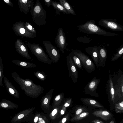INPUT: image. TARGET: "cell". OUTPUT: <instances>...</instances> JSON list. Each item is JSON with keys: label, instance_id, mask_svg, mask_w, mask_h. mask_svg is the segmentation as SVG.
I'll use <instances>...</instances> for the list:
<instances>
[{"label": "cell", "instance_id": "ba28073f", "mask_svg": "<svg viewBox=\"0 0 123 123\" xmlns=\"http://www.w3.org/2000/svg\"><path fill=\"white\" fill-rule=\"evenodd\" d=\"M98 24L110 30L115 31H123V26L117 22L116 19H102Z\"/></svg>", "mask_w": 123, "mask_h": 123}, {"label": "cell", "instance_id": "d6986e66", "mask_svg": "<svg viewBox=\"0 0 123 123\" xmlns=\"http://www.w3.org/2000/svg\"><path fill=\"white\" fill-rule=\"evenodd\" d=\"M60 3L64 8L68 14H71L76 15V13L73 8L68 2L65 0H59Z\"/></svg>", "mask_w": 123, "mask_h": 123}, {"label": "cell", "instance_id": "4316f807", "mask_svg": "<svg viewBox=\"0 0 123 123\" xmlns=\"http://www.w3.org/2000/svg\"><path fill=\"white\" fill-rule=\"evenodd\" d=\"M26 29L30 32L36 35H37L36 30L32 25L28 22H26L25 24Z\"/></svg>", "mask_w": 123, "mask_h": 123}, {"label": "cell", "instance_id": "ab89813d", "mask_svg": "<svg viewBox=\"0 0 123 123\" xmlns=\"http://www.w3.org/2000/svg\"><path fill=\"white\" fill-rule=\"evenodd\" d=\"M40 123V122H39V123Z\"/></svg>", "mask_w": 123, "mask_h": 123}, {"label": "cell", "instance_id": "5b68a950", "mask_svg": "<svg viewBox=\"0 0 123 123\" xmlns=\"http://www.w3.org/2000/svg\"><path fill=\"white\" fill-rule=\"evenodd\" d=\"M73 51L80 59L82 67L88 72L90 73L95 70L94 63L88 56L79 50H74Z\"/></svg>", "mask_w": 123, "mask_h": 123}, {"label": "cell", "instance_id": "30bf717a", "mask_svg": "<svg viewBox=\"0 0 123 123\" xmlns=\"http://www.w3.org/2000/svg\"><path fill=\"white\" fill-rule=\"evenodd\" d=\"M55 42L60 50L64 53L67 44L65 32L61 28L59 27L58 29L55 39Z\"/></svg>", "mask_w": 123, "mask_h": 123}, {"label": "cell", "instance_id": "1f68e13d", "mask_svg": "<svg viewBox=\"0 0 123 123\" xmlns=\"http://www.w3.org/2000/svg\"><path fill=\"white\" fill-rule=\"evenodd\" d=\"M39 120L40 122L41 123H45L44 120L41 118H40L39 119Z\"/></svg>", "mask_w": 123, "mask_h": 123}, {"label": "cell", "instance_id": "8fae6325", "mask_svg": "<svg viewBox=\"0 0 123 123\" xmlns=\"http://www.w3.org/2000/svg\"><path fill=\"white\" fill-rule=\"evenodd\" d=\"M66 61L69 76L74 83L77 82L78 78L77 70L72 58L69 55L67 57Z\"/></svg>", "mask_w": 123, "mask_h": 123}, {"label": "cell", "instance_id": "5bb4252c", "mask_svg": "<svg viewBox=\"0 0 123 123\" xmlns=\"http://www.w3.org/2000/svg\"><path fill=\"white\" fill-rule=\"evenodd\" d=\"M107 58V51L105 46L100 47L97 67L104 66L105 64Z\"/></svg>", "mask_w": 123, "mask_h": 123}, {"label": "cell", "instance_id": "e575fe53", "mask_svg": "<svg viewBox=\"0 0 123 123\" xmlns=\"http://www.w3.org/2000/svg\"><path fill=\"white\" fill-rule=\"evenodd\" d=\"M70 105V104L68 103H66L64 105V106L67 107L69 106Z\"/></svg>", "mask_w": 123, "mask_h": 123}, {"label": "cell", "instance_id": "603a6c76", "mask_svg": "<svg viewBox=\"0 0 123 123\" xmlns=\"http://www.w3.org/2000/svg\"><path fill=\"white\" fill-rule=\"evenodd\" d=\"M115 110L117 113H123V101H120L115 104Z\"/></svg>", "mask_w": 123, "mask_h": 123}, {"label": "cell", "instance_id": "7a4b0ae2", "mask_svg": "<svg viewBox=\"0 0 123 123\" xmlns=\"http://www.w3.org/2000/svg\"><path fill=\"white\" fill-rule=\"evenodd\" d=\"M95 21L89 20L85 24L79 25L78 30L82 32L87 34H94L102 36H115L119 34L107 31L95 25Z\"/></svg>", "mask_w": 123, "mask_h": 123}, {"label": "cell", "instance_id": "ac0fdd59", "mask_svg": "<svg viewBox=\"0 0 123 123\" xmlns=\"http://www.w3.org/2000/svg\"><path fill=\"white\" fill-rule=\"evenodd\" d=\"M18 105L16 104L7 99H3L0 102V108L7 109L16 108Z\"/></svg>", "mask_w": 123, "mask_h": 123}, {"label": "cell", "instance_id": "3957f363", "mask_svg": "<svg viewBox=\"0 0 123 123\" xmlns=\"http://www.w3.org/2000/svg\"><path fill=\"white\" fill-rule=\"evenodd\" d=\"M30 12L33 22L37 25L41 26L46 25L47 13L38 0H36Z\"/></svg>", "mask_w": 123, "mask_h": 123}, {"label": "cell", "instance_id": "d6a6232c", "mask_svg": "<svg viewBox=\"0 0 123 123\" xmlns=\"http://www.w3.org/2000/svg\"><path fill=\"white\" fill-rule=\"evenodd\" d=\"M38 119V117L37 116L36 117L34 118V122L35 123H36L37 122Z\"/></svg>", "mask_w": 123, "mask_h": 123}, {"label": "cell", "instance_id": "d4e9b609", "mask_svg": "<svg viewBox=\"0 0 123 123\" xmlns=\"http://www.w3.org/2000/svg\"><path fill=\"white\" fill-rule=\"evenodd\" d=\"M4 67L2 58L0 57V86H3L2 83V78L4 76L3 75Z\"/></svg>", "mask_w": 123, "mask_h": 123}, {"label": "cell", "instance_id": "4fadbf2b", "mask_svg": "<svg viewBox=\"0 0 123 123\" xmlns=\"http://www.w3.org/2000/svg\"><path fill=\"white\" fill-rule=\"evenodd\" d=\"M4 79L5 86L8 93L16 98H19V93L17 89L5 76L4 77Z\"/></svg>", "mask_w": 123, "mask_h": 123}, {"label": "cell", "instance_id": "2e32d148", "mask_svg": "<svg viewBox=\"0 0 123 123\" xmlns=\"http://www.w3.org/2000/svg\"><path fill=\"white\" fill-rule=\"evenodd\" d=\"M84 104L91 107L97 108H103V106L97 101L88 98H82L80 99Z\"/></svg>", "mask_w": 123, "mask_h": 123}, {"label": "cell", "instance_id": "7c38bea8", "mask_svg": "<svg viewBox=\"0 0 123 123\" xmlns=\"http://www.w3.org/2000/svg\"><path fill=\"white\" fill-rule=\"evenodd\" d=\"M100 46H94L88 47L85 49V51L92 57L95 63L97 65Z\"/></svg>", "mask_w": 123, "mask_h": 123}, {"label": "cell", "instance_id": "8992f818", "mask_svg": "<svg viewBox=\"0 0 123 123\" xmlns=\"http://www.w3.org/2000/svg\"><path fill=\"white\" fill-rule=\"evenodd\" d=\"M106 90L108 97L114 104L120 100L118 91L117 87L114 85L112 78L110 74H109Z\"/></svg>", "mask_w": 123, "mask_h": 123}, {"label": "cell", "instance_id": "8d00e7d4", "mask_svg": "<svg viewBox=\"0 0 123 123\" xmlns=\"http://www.w3.org/2000/svg\"><path fill=\"white\" fill-rule=\"evenodd\" d=\"M4 1L7 3H9V0H4Z\"/></svg>", "mask_w": 123, "mask_h": 123}, {"label": "cell", "instance_id": "cb8c5ba5", "mask_svg": "<svg viewBox=\"0 0 123 123\" xmlns=\"http://www.w3.org/2000/svg\"><path fill=\"white\" fill-rule=\"evenodd\" d=\"M34 74L37 78L42 81L44 80L46 78V74L43 72L37 71L34 72Z\"/></svg>", "mask_w": 123, "mask_h": 123}, {"label": "cell", "instance_id": "7402d4cb", "mask_svg": "<svg viewBox=\"0 0 123 123\" xmlns=\"http://www.w3.org/2000/svg\"><path fill=\"white\" fill-rule=\"evenodd\" d=\"M123 54V44L118 49L116 53L114 55L111 59L112 62L114 61L120 57Z\"/></svg>", "mask_w": 123, "mask_h": 123}, {"label": "cell", "instance_id": "4dcf8cb0", "mask_svg": "<svg viewBox=\"0 0 123 123\" xmlns=\"http://www.w3.org/2000/svg\"><path fill=\"white\" fill-rule=\"evenodd\" d=\"M57 110L56 109H55L52 112L51 115L52 116H54L57 113Z\"/></svg>", "mask_w": 123, "mask_h": 123}, {"label": "cell", "instance_id": "83f0119b", "mask_svg": "<svg viewBox=\"0 0 123 123\" xmlns=\"http://www.w3.org/2000/svg\"><path fill=\"white\" fill-rule=\"evenodd\" d=\"M86 109L85 108L83 107H79L76 110L75 112V114L76 116L77 115L81 113L85 112L86 111Z\"/></svg>", "mask_w": 123, "mask_h": 123}, {"label": "cell", "instance_id": "e0dca14e", "mask_svg": "<svg viewBox=\"0 0 123 123\" xmlns=\"http://www.w3.org/2000/svg\"><path fill=\"white\" fill-rule=\"evenodd\" d=\"M12 62L18 66L25 68H34L37 66L36 64L32 63L17 60H12Z\"/></svg>", "mask_w": 123, "mask_h": 123}, {"label": "cell", "instance_id": "9c48e42d", "mask_svg": "<svg viewBox=\"0 0 123 123\" xmlns=\"http://www.w3.org/2000/svg\"><path fill=\"white\" fill-rule=\"evenodd\" d=\"M100 79L94 77L85 86L84 92L85 94L98 97V95L97 90L100 82Z\"/></svg>", "mask_w": 123, "mask_h": 123}, {"label": "cell", "instance_id": "6da1fadb", "mask_svg": "<svg viewBox=\"0 0 123 123\" xmlns=\"http://www.w3.org/2000/svg\"><path fill=\"white\" fill-rule=\"evenodd\" d=\"M14 80L19 85L25 93L30 97H36L40 95L43 92L44 89L39 85L36 84L30 79H24L21 78L16 72L11 73Z\"/></svg>", "mask_w": 123, "mask_h": 123}, {"label": "cell", "instance_id": "44dd1931", "mask_svg": "<svg viewBox=\"0 0 123 123\" xmlns=\"http://www.w3.org/2000/svg\"><path fill=\"white\" fill-rule=\"evenodd\" d=\"M52 5L55 9L64 13L68 14L64 7L60 3L56 1H52Z\"/></svg>", "mask_w": 123, "mask_h": 123}, {"label": "cell", "instance_id": "ffe728a7", "mask_svg": "<svg viewBox=\"0 0 123 123\" xmlns=\"http://www.w3.org/2000/svg\"><path fill=\"white\" fill-rule=\"evenodd\" d=\"M69 55L71 57L76 67L82 69L83 67L80 59L74 54L73 51H71Z\"/></svg>", "mask_w": 123, "mask_h": 123}, {"label": "cell", "instance_id": "836d02e7", "mask_svg": "<svg viewBox=\"0 0 123 123\" xmlns=\"http://www.w3.org/2000/svg\"><path fill=\"white\" fill-rule=\"evenodd\" d=\"M67 120V119L66 118H63L62 120V122L63 123H64Z\"/></svg>", "mask_w": 123, "mask_h": 123}, {"label": "cell", "instance_id": "f1b7e54d", "mask_svg": "<svg viewBox=\"0 0 123 123\" xmlns=\"http://www.w3.org/2000/svg\"><path fill=\"white\" fill-rule=\"evenodd\" d=\"M52 1L51 0H44V1L47 6L49 7L50 6L52 5Z\"/></svg>", "mask_w": 123, "mask_h": 123}, {"label": "cell", "instance_id": "f35d334b", "mask_svg": "<svg viewBox=\"0 0 123 123\" xmlns=\"http://www.w3.org/2000/svg\"><path fill=\"white\" fill-rule=\"evenodd\" d=\"M120 123H123V119H122Z\"/></svg>", "mask_w": 123, "mask_h": 123}, {"label": "cell", "instance_id": "9a60e30c", "mask_svg": "<svg viewBox=\"0 0 123 123\" xmlns=\"http://www.w3.org/2000/svg\"><path fill=\"white\" fill-rule=\"evenodd\" d=\"M95 116L101 118L105 120H108L111 118L112 115L109 111L105 110H97L94 111L92 113Z\"/></svg>", "mask_w": 123, "mask_h": 123}, {"label": "cell", "instance_id": "f546056e", "mask_svg": "<svg viewBox=\"0 0 123 123\" xmlns=\"http://www.w3.org/2000/svg\"><path fill=\"white\" fill-rule=\"evenodd\" d=\"M92 122L93 123H105L102 121L98 119L93 120L92 121Z\"/></svg>", "mask_w": 123, "mask_h": 123}, {"label": "cell", "instance_id": "52a82bcc", "mask_svg": "<svg viewBox=\"0 0 123 123\" xmlns=\"http://www.w3.org/2000/svg\"><path fill=\"white\" fill-rule=\"evenodd\" d=\"M43 43L49 57L52 62L57 63L59 61L60 57V53L58 49L48 40H44Z\"/></svg>", "mask_w": 123, "mask_h": 123}, {"label": "cell", "instance_id": "d590c367", "mask_svg": "<svg viewBox=\"0 0 123 123\" xmlns=\"http://www.w3.org/2000/svg\"><path fill=\"white\" fill-rule=\"evenodd\" d=\"M64 111L63 110H62L61 111V114L63 115L64 114Z\"/></svg>", "mask_w": 123, "mask_h": 123}, {"label": "cell", "instance_id": "277c9868", "mask_svg": "<svg viewBox=\"0 0 123 123\" xmlns=\"http://www.w3.org/2000/svg\"><path fill=\"white\" fill-rule=\"evenodd\" d=\"M27 44L32 53L39 61L48 64H50L52 63L48 56L45 53L43 48L38 44H31L28 42Z\"/></svg>", "mask_w": 123, "mask_h": 123}, {"label": "cell", "instance_id": "74e56055", "mask_svg": "<svg viewBox=\"0 0 123 123\" xmlns=\"http://www.w3.org/2000/svg\"><path fill=\"white\" fill-rule=\"evenodd\" d=\"M109 123H115V122L114 120H111Z\"/></svg>", "mask_w": 123, "mask_h": 123}, {"label": "cell", "instance_id": "484cf974", "mask_svg": "<svg viewBox=\"0 0 123 123\" xmlns=\"http://www.w3.org/2000/svg\"><path fill=\"white\" fill-rule=\"evenodd\" d=\"M89 114V113L87 112H83L77 115L76 116L74 117L73 119L76 121L80 120L87 116Z\"/></svg>", "mask_w": 123, "mask_h": 123}]
</instances>
